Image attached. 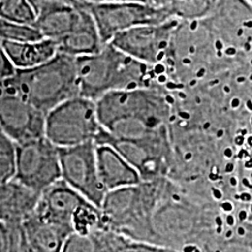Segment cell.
Instances as JSON below:
<instances>
[{"label":"cell","instance_id":"cell-1","mask_svg":"<svg viewBox=\"0 0 252 252\" xmlns=\"http://www.w3.org/2000/svg\"><path fill=\"white\" fill-rule=\"evenodd\" d=\"M76 70L80 96L94 102L112 91L162 89L159 67L137 61L111 43L94 54L76 58Z\"/></svg>","mask_w":252,"mask_h":252},{"label":"cell","instance_id":"cell-2","mask_svg":"<svg viewBox=\"0 0 252 252\" xmlns=\"http://www.w3.org/2000/svg\"><path fill=\"white\" fill-rule=\"evenodd\" d=\"M35 12L34 27L43 39L72 58L99 52L104 43L86 2L81 0H30Z\"/></svg>","mask_w":252,"mask_h":252},{"label":"cell","instance_id":"cell-3","mask_svg":"<svg viewBox=\"0 0 252 252\" xmlns=\"http://www.w3.org/2000/svg\"><path fill=\"white\" fill-rule=\"evenodd\" d=\"M172 186L171 179L162 178L106 193L99 207L104 226L134 241L154 245L153 215Z\"/></svg>","mask_w":252,"mask_h":252},{"label":"cell","instance_id":"cell-4","mask_svg":"<svg viewBox=\"0 0 252 252\" xmlns=\"http://www.w3.org/2000/svg\"><path fill=\"white\" fill-rule=\"evenodd\" d=\"M5 82L43 115L80 96L76 58L63 53L39 67L17 70Z\"/></svg>","mask_w":252,"mask_h":252},{"label":"cell","instance_id":"cell-5","mask_svg":"<svg viewBox=\"0 0 252 252\" xmlns=\"http://www.w3.org/2000/svg\"><path fill=\"white\" fill-rule=\"evenodd\" d=\"M102 128L118 122L144 123L151 127L168 126L173 112V94L162 89L112 91L96 100Z\"/></svg>","mask_w":252,"mask_h":252},{"label":"cell","instance_id":"cell-6","mask_svg":"<svg viewBox=\"0 0 252 252\" xmlns=\"http://www.w3.org/2000/svg\"><path fill=\"white\" fill-rule=\"evenodd\" d=\"M96 102L76 96L46 115L45 137L58 149L94 143L102 132Z\"/></svg>","mask_w":252,"mask_h":252},{"label":"cell","instance_id":"cell-7","mask_svg":"<svg viewBox=\"0 0 252 252\" xmlns=\"http://www.w3.org/2000/svg\"><path fill=\"white\" fill-rule=\"evenodd\" d=\"M96 144L112 146L139 173L141 181L168 178L172 169L173 149L169 127L143 139H115L102 130Z\"/></svg>","mask_w":252,"mask_h":252},{"label":"cell","instance_id":"cell-8","mask_svg":"<svg viewBox=\"0 0 252 252\" xmlns=\"http://www.w3.org/2000/svg\"><path fill=\"white\" fill-rule=\"evenodd\" d=\"M230 56L245 63L252 59V5L247 0H217L202 20Z\"/></svg>","mask_w":252,"mask_h":252},{"label":"cell","instance_id":"cell-9","mask_svg":"<svg viewBox=\"0 0 252 252\" xmlns=\"http://www.w3.org/2000/svg\"><path fill=\"white\" fill-rule=\"evenodd\" d=\"M13 179L39 195L61 181L58 147L46 137L15 144Z\"/></svg>","mask_w":252,"mask_h":252},{"label":"cell","instance_id":"cell-10","mask_svg":"<svg viewBox=\"0 0 252 252\" xmlns=\"http://www.w3.org/2000/svg\"><path fill=\"white\" fill-rule=\"evenodd\" d=\"M104 45L134 27L162 24L171 15L161 5L152 1H124L112 4H87Z\"/></svg>","mask_w":252,"mask_h":252},{"label":"cell","instance_id":"cell-11","mask_svg":"<svg viewBox=\"0 0 252 252\" xmlns=\"http://www.w3.org/2000/svg\"><path fill=\"white\" fill-rule=\"evenodd\" d=\"M181 21L169 19L162 24L134 27L111 40L122 53L149 65H162L168 58L173 37Z\"/></svg>","mask_w":252,"mask_h":252},{"label":"cell","instance_id":"cell-12","mask_svg":"<svg viewBox=\"0 0 252 252\" xmlns=\"http://www.w3.org/2000/svg\"><path fill=\"white\" fill-rule=\"evenodd\" d=\"M61 180L94 206L100 207L108 191L100 182L96 143L59 149Z\"/></svg>","mask_w":252,"mask_h":252},{"label":"cell","instance_id":"cell-13","mask_svg":"<svg viewBox=\"0 0 252 252\" xmlns=\"http://www.w3.org/2000/svg\"><path fill=\"white\" fill-rule=\"evenodd\" d=\"M46 115L0 81V130L14 144L45 137Z\"/></svg>","mask_w":252,"mask_h":252},{"label":"cell","instance_id":"cell-14","mask_svg":"<svg viewBox=\"0 0 252 252\" xmlns=\"http://www.w3.org/2000/svg\"><path fill=\"white\" fill-rule=\"evenodd\" d=\"M86 201L88 200L61 180L40 195L35 214L41 219L72 230V216Z\"/></svg>","mask_w":252,"mask_h":252},{"label":"cell","instance_id":"cell-15","mask_svg":"<svg viewBox=\"0 0 252 252\" xmlns=\"http://www.w3.org/2000/svg\"><path fill=\"white\" fill-rule=\"evenodd\" d=\"M96 161L100 182L108 193L141 182L134 167L108 144H96Z\"/></svg>","mask_w":252,"mask_h":252},{"label":"cell","instance_id":"cell-16","mask_svg":"<svg viewBox=\"0 0 252 252\" xmlns=\"http://www.w3.org/2000/svg\"><path fill=\"white\" fill-rule=\"evenodd\" d=\"M40 195L14 179L0 185V223L23 224L35 213Z\"/></svg>","mask_w":252,"mask_h":252},{"label":"cell","instance_id":"cell-17","mask_svg":"<svg viewBox=\"0 0 252 252\" xmlns=\"http://www.w3.org/2000/svg\"><path fill=\"white\" fill-rule=\"evenodd\" d=\"M23 230L31 252H62L72 230L41 219L35 213L23 223Z\"/></svg>","mask_w":252,"mask_h":252},{"label":"cell","instance_id":"cell-18","mask_svg":"<svg viewBox=\"0 0 252 252\" xmlns=\"http://www.w3.org/2000/svg\"><path fill=\"white\" fill-rule=\"evenodd\" d=\"M2 45L17 70L39 67L59 53L58 46L47 39L30 42H2Z\"/></svg>","mask_w":252,"mask_h":252},{"label":"cell","instance_id":"cell-19","mask_svg":"<svg viewBox=\"0 0 252 252\" xmlns=\"http://www.w3.org/2000/svg\"><path fill=\"white\" fill-rule=\"evenodd\" d=\"M217 0H166L161 6L171 18L182 23L202 21L213 13Z\"/></svg>","mask_w":252,"mask_h":252},{"label":"cell","instance_id":"cell-20","mask_svg":"<svg viewBox=\"0 0 252 252\" xmlns=\"http://www.w3.org/2000/svg\"><path fill=\"white\" fill-rule=\"evenodd\" d=\"M35 18L30 0H0V19L2 20L34 26Z\"/></svg>","mask_w":252,"mask_h":252},{"label":"cell","instance_id":"cell-21","mask_svg":"<svg viewBox=\"0 0 252 252\" xmlns=\"http://www.w3.org/2000/svg\"><path fill=\"white\" fill-rule=\"evenodd\" d=\"M43 39L34 26L19 25L0 19V41L1 42H30Z\"/></svg>","mask_w":252,"mask_h":252},{"label":"cell","instance_id":"cell-22","mask_svg":"<svg viewBox=\"0 0 252 252\" xmlns=\"http://www.w3.org/2000/svg\"><path fill=\"white\" fill-rule=\"evenodd\" d=\"M15 144L4 133L0 134V185L14 178Z\"/></svg>","mask_w":252,"mask_h":252},{"label":"cell","instance_id":"cell-23","mask_svg":"<svg viewBox=\"0 0 252 252\" xmlns=\"http://www.w3.org/2000/svg\"><path fill=\"white\" fill-rule=\"evenodd\" d=\"M97 230L87 235L72 232L65 241L62 252H103Z\"/></svg>","mask_w":252,"mask_h":252},{"label":"cell","instance_id":"cell-24","mask_svg":"<svg viewBox=\"0 0 252 252\" xmlns=\"http://www.w3.org/2000/svg\"><path fill=\"white\" fill-rule=\"evenodd\" d=\"M7 238H6L5 252H31L25 237L23 224L6 225Z\"/></svg>","mask_w":252,"mask_h":252},{"label":"cell","instance_id":"cell-25","mask_svg":"<svg viewBox=\"0 0 252 252\" xmlns=\"http://www.w3.org/2000/svg\"><path fill=\"white\" fill-rule=\"evenodd\" d=\"M15 71H17V69L9 60L5 47L0 41V81H5L12 77L15 74Z\"/></svg>","mask_w":252,"mask_h":252},{"label":"cell","instance_id":"cell-26","mask_svg":"<svg viewBox=\"0 0 252 252\" xmlns=\"http://www.w3.org/2000/svg\"><path fill=\"white\" fill-rule=\"evenodd\" d=\"M86 4H112V2H124V1H151V0H81Z\"/></svg>","mask_w":252,"mask_h":252},{"label":"cell","instance_id":"cell-27","mask_svg":"<svg viewBox=\"0 0 252 252\" xmlns=\"http://www.w3.org/2000/svg\"><path fill=\"white\" fill-rule=\"evenodd\" d=\"M6 238H7V228L5 224L0 223V252H5Z\"/></svg>","mask_w":252,"mask_h":252},{"label":"cell","instance_id":"cell-28","mask_svg":"<svg viewBox=\"0 0 252 252\" xmlns=\"http://www.w3.org/2000/svg\"><path fill=\"white\" fill-rule=\"evenodd\" d=\"M247 220L250 224H252V206H250L248 210V216H247Z\"/></svg>","mask_w":252,"mask_h":252},{"label":"cell","instance_id":"cell-29","mask_svg":"<svg viewBox=\"0 0 252 252\" xmlns=\"http://www.w3.org/2000/svg\"><path fill=\"white\" fill-rule=\"evenodd\" d=\"M157 252H178V251H175V250H172V249H167V248L159 247V248H158Z\"/></svg>","mask_w":252,"mask_h":252},{"label":"cell","instance_id":"cell-30","mask_svg":"<svg viewBox=\"0 0 252 252\" xmlns=\"http://www.w3.org/2000/svg\"><path fill=\"white\" fill-rule=\"evenodd\" d=\"M166 0H156V4H158V5H161L162 2H165Z\"/></svg>","mask_w":252,"mask_h":252},{"label":"cell","instance_id":"cell-31","mask_svg":"<svg viewBox=\"0 0 252 252\" xmlns=\"http://www.w3.org/2000/svg\"><path fill=\"white\" fill-rule=\"evenodd\" d=\"M247 1H249V2H250V4L252 5V0H247Z\"/></svg>","mask_w":252,"mask_h":252},{"label":"cell","instance_id":"cell-32","mask_svg":"<svg viewBox=\"0 0 252 252\" xmlns=\"http://www.w3.org/2000/svg\"><path fill=\"white\" fill-rule=\"evenodd\" d=\"M151 1H152V2H154V4H156V0H151Z\"/></svg>","mask_w":252,"mask_h":252},{"label":"cell","instance_id":"cell-33","mask_svg":"<svg viewBox=\"0 0 252 252\" xmlns=\"http://www.w3.org/2000/svg\"><path fill=\"white\" fill-rule=\"evenodd\" d=\"M2 133V132H1V130H0V134H1Z\"/></svg>","mask_w":252,"mask_h":252}]
</instances>
